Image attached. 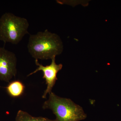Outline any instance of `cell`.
<instances>
[{"mask_svg":"<svg viewBox=\"0 0 121 121\" xmlns=\"http://www.w3.org/2000/svg\"><path fill=\"white\" fill-rule=\"evenodd\" d=\"M29 26L26 18L5 13L0 17V40L17 44L28 33Z\"/></svg>","mask_w":121,"mask_h":121,"instance_id":"3957f363","label":"cell"},{"mask_svg":"<svg viewBox=\"0 0 121 121\" xmlns=\"http://www.w3.org/2000/svg\"><path fill=\"white\" fill-rule=\"evenodd\" d=\"M17 59L13 52L0 47V80L9 82L17 73Z\"/></svg>","mask_w":121,"mask_h":121,"instance_id":"277c9868","label":"cell"},{"mask_svg":"<svg viewBox=\"0 0 121 121\" xmlns=\"http://www.w3.org/2000/svg\"><path fill=\"white\" fill-rule=\"evenodd\" d=\"M24 85L19 80L13 81L9 83L6 87L7 92L13 97H18L23 94L24 91Z\"/></svg>","mask_w":121,"mask_h":121,"instance_id":"8992f818","label":"cell"},{"mask_svg":"<svg viewBox=\"0 0 121 121\" xmlns=\"http://www.w3.org/2000/svg\"></svg>","mask_w":121,"mask_h":121,"instance_id":"ba28073f","label":"cell"},{"mask_svg":"<svg viewBox=\"0 0 121 121\" xmlns=\"http://www.w3.org/2000/svg\"><path fill=\"white\" fill-rule=\"evenodd\" d=\"M16 121H56L43 117H35L25 111L21 110L17 112L16 117Z\"/></svg>","mask_w":121,"mask_h":121,"instance_id":"52a82bcc","label":"cell"},{"mask_svg":"<svg viewBox=\"0 0 121 121\" xmlns=\"http://www.w3.org/2000/svg\"><path fill=\"white\" fill-rule=\"evenodd\" d=\"M56 57L52 59V62L50 65L44 66L39 63L38 60H35V63L38 67L35 71L29 74L27 76L32 75L37 72L41 71L43 73V78L45 79L47 88L44 91L42 98H47V95L52 92V90L55 86L56 80H58L57 75L58 72L62 69L63 65L62 64H57L56 63Z\"/></svg>","mask_w":121,"mask_h":121,"instance_id":"5b68a950","label":"cell"},{"mask_svg":"<svg viewBox=\"0 0 121 121\" xmlns=\"http://www.w3.org/2000/svg\"><path fill=\"white\" fill-rule=\"evenodd\" d=\"M44 103V109L51 110L56 116V121H79L87 117L82 107L70 99L60 97L52 92Z\"/></svg>","mask_w":121,"mask_h":121,"instance_id":"7a4b0ae2","label":"cell"},{"mask_svg":"<svg viewBox=\"0 0 121 121\" xmlns=\"http://www.w3.org/2000/svg\"><path fill=\"white\" fill-rule=\"evenodd\" d=\"M27 48L35 60L52 59L62 52L63 45L58 35L46 30L30 35Z\"/></svg>","mask_w":121,"mask_h":121,"instance_id":"6da1fadb","label":"cell"}]
</instances>
